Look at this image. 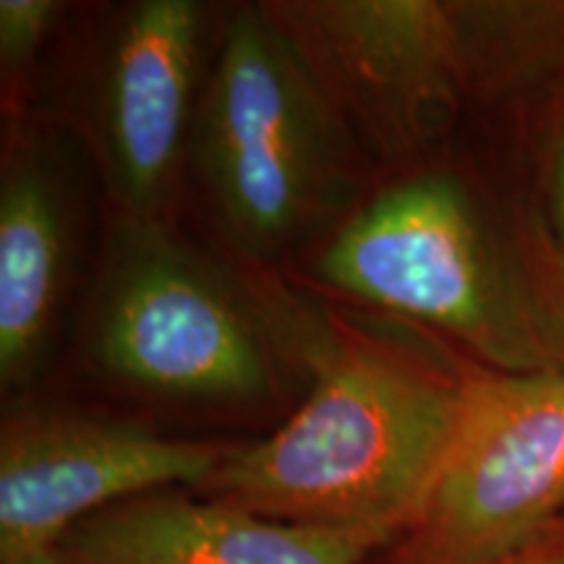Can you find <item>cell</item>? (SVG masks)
<instances>
[{
  "instance_id": "6da1fadb",
  "label": "cell",
  "mask_w": 564,
  "mask_h": 564,
  "mask_svg": "<svg viewBox=\"0 0 564 564\" xmlns=\"http://www.w3.org/2000/svg\"><path fill=\"white\" fill-rule=\"evenodd\" d=\"M465 382L387 348L324 364L278 432L225 449L204 497L262 518L398 544L432 494L460 419Z\"/></svg>"
},
{
  "instance_id": "7a4b0ae2",
  "label": "cell",
  "mask_w": 564,
  "mask_h": 564,
  "mask_svg": "<svg viewBox=\"0 0 564 564\" xmlns=\"http://www.w3.org/2000/svg\"><path fill=\"white\" fill-rule=\"evenodd\" d=\"M316 272L335 291L453 335L497 373L564 369V324L449 173L413 175L358 209Z\"/></svg>"
},
{
  "instance_id": "3957f363",
  "label": "cell",
  "mask_w": 564,
  "mask_h": 564,
  "mask_svg": "<svg viewBox=\"0 0 564 564\" xmlns=\"http://www.w3.org/2000/svg\"><path fill=\"white\" fill-rule=\"evenodd\" d=\"M199 116L204 183L246 249H288L352 194L345 116L267 6L230 21Z\"/></svg>"
},
{
  "instance_id": "277c9868",
  "label": "cell",
  "mask_w": 564,
  "mask_h": 564,
  "mask_svg": "<svg viewBox=\"0 0 564 564\" xmlns=\"http://www.w3.org/2000/svg\"><path fill=\"white\" fill-rule=\"evenodd\" d=\"M91 350L112 379L160 398L249 403L272 390L270 350L241 299L154 217L112 228Z\"/></svg>"
},
{
  "instance_id": "5b68a950",
  "label": "cell",
  "mask_w": 564,
  "mask_h": 564,
  "mask_svg": "<svg viewBox=\"0 0 564 564\" xmlns=\"http://www.w3.org/2000/svg\"><path fill=\"white\" fill-rule=\"evenodd\" d=\"M564 525V369L465 382L419 520L384 564H494Z\"/></svg>"
},
{
  "instance_id": "8992f818",
  "label": "cell",
  "mask_w": 564,
  "mask_h": 564,
  "mask_svg": "<svg viewBox=\"0 0 564 564\" xmlns=\"http://www.w3.org/2000/svg\"><path fill=\"white\" fill-rule=\"evenodd\" d=\"M225 449L133 421L24 413L0 436V562L58 549L89 514L158 489H202Z\"/></svg>"
},
{
  "instance_id": "52a82bcc",
  "label": "cell",
  "mask_w": 564,
  "mask_h": 564,
  "mask_svg": "<svg viewBox=\"0 0 564 564\" xmlns=\"http://www.w3.org/2000/svg\"><path fill=\"white\" fill-rule=\"evenodd\" d=\"M337 108L387 152H405L465 84L455 3L312 0L267 3Z\"/></svg>"
},
{
  "instance_id": "ba28073f",
  "label": "cell",
  "mask_w": 564,
  "mask_h": 564,
  "mask_svg": "<svg viewBox=\"0 0 564 564\" xmlns=\"http://www.w3.org/2000/svg\"><path fill=\"white\" fill-rule=\"evenodd\" d=\"M202 9L144 0L126 13L105 66L102 152L129 217H154L171 186L192 112Z\"/></svg>"
},
{
  "instance_id": "9c48e42d",
  "label": "cell",
  "mask_w": 564,
  "mask_h": 564,
  "mask_svg": "<svg viewBox=\"0 0 564 564\" xmlns=\"http://www.w3.org/2000/svg\"><path fill=\"white\" fill-rule=\"evenodd\" d=\"M58 549L79 564H366L382 552L358 533L282 523L181 486L89 514Z\"/></svg>"
},
{
  "instance_id": "30bf717a",
  "label": "cell",
  "mask_w": 564,
  "mask_h": 564,
  "mask_svg": "<svg viewBox=\"0 0 564 564\" xmlns=\"http://www.w3.org/2000/svg\"><path fill=\"white\" fill-rule=\"evenodd\" d=\"M68 267V204L53 165L32 147L6 160L0 181V379L37 371L58 316Z\"/></svg>"
},
{
  "instance_id": "8fae6325",
  "label": "cell",
  "mask_w": 564,
  "mask_h": 564,
  "mask_svg": "<svg viewBox=\"0 0 564 564\" xmlns=\"http://www.w3.org/2000/svg\"><path fill=\"white\" fill-rule=\"evenodd\" d=\"M58 9L53 0H0V63L6 74L30 66Z\"/></svg>"
},
{
  "instance_id": "7c38bea8",
  "label": "cell",
  "mask_w": 564,
  "mask_h": 564,
  "mask_svg": "<svg viewBox=\"0 0 564 564\" xmlns=\"http://www.w3.org/2000/svg\"><path fill=\"white\" fill-rule=\"evenodd\" d=\"M549 223H552L556 241L564 249V133L556 141L552 171H549Z\"/></svg>"
},
{
  "instance_id": "4fadbf2b",
  "label": "cell",
  "mask_w": 564,
  "mask_h": 564,
  "mask_svg": "<svg viewBox=\"0 0 564 564\" xmlns=\"http://www.w3.org/2000/svg\"><path fill=\"white\" fill-rule=\"evenodd\" d=\"M494 564H564V525L549 533L546 539L535 541L533 546L523 549V552L507 556Z\"/></svg>"
},
{
  "instance_id": "5bb4252c",
  "label": "cell",
  "mask_w": 564,
  "mask_h": 564,
  "mask_svg": "<svg viewBox=\"0 0 564 564\" xmlns=\"http://www.w3.org/2000/svg\"><path fill=\"white\" fill-rule=\"evenodd\" d=\"M11 564H79V562L70 560V556L63 554L61 549H51V552L24 556V560H17V562H11Z\"/></svg>"
}]
</instances>
